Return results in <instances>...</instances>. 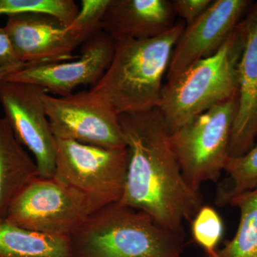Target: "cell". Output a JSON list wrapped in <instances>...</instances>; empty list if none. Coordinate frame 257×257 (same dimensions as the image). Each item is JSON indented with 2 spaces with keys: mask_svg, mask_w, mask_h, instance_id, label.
Segmentation results:
<instances>
[{
  "mask_svg": "<svg viewBox=\"0 0 257 257\" xmlns=\"http://www.w3.org/2000/svg\"><path fill=\"white\" fill-rule=\"evenodd\" d=\"M130 159L123 205L143 211L155 222L184 234L204 198L183 173L170 142V132L159 109L119 115Z\"/></svg>",
  "mask_w": 257,
  "mask_h": 257,
  "instance_id": "1",
  "label": "cell"
},
{
  "mask_svg": "<svg viewBox=\"0 0 257 257\" xmlns=\"http://www.w3.org/2000/svg\"><path fill=\"white\" fill-rule=\"evenodd\" d=\"M185 25L144 40L118 39L109 67L89 91L118 115L158 108L174 47Z\"/></svg>",
  "mask_w": 257,
  "mask_h": 257,
  "instance_id": "2",
  "label": "cell"
},
{
  "mask_svg": "<svg viewBox=\"0 0 257 257\" xmlns=\"http://www.w3.org/2000/svg\"><path fill=\"white\" fill-rule=\"evenodd\" d=\"M69 238L72 257H182L184 234L116 202L92 213Z\"/></svg>",
  "mask_w": 257,
  "mask_h": 257,
  "instance_id": "3",
  "label": "cell"
},
{
  "mask_svg": "<svg viewBox=\"0 0 257 257\" xmlns=\"http://www.w3.org/2000/svg\"><path fill=\"white\" fill-rule=\"evenodd\" d=\"M243 47L239 25L214 55L198 61L175 80L164 84L157 109L170 133L238 95Z\"/></svg>",
  "mask_w": 257,
  "mask_h": 257,
  "instance_id": "4",
  "label": "cell"
},
{
  "mask_svg": "<svg viewBox=\"0 0 257 257\" xmlns=\"http://www.w3.org/2000/svg\"><path fill=\"white\" fill-rule=\"evenodd\" d=\"M128 159L127 147L106 148L56 139L53 179L84 195L92 214L121 200Z\"/></svg>",
  "mask_w": 257,
  "mask_h": 257,
  "instance_id": "5",
  "label": "cell"
},
{
  "mask_svg": "<svg viewBox=\"0 0 257 257\" xmlns=\"http://www.w3.org/2000/svg\"><path fill=\"white\" fill-rule=\"evenodd\" d=\"M238 95L213 106L188 124L170 133V142L184 178L199 190L216 182L229 157Z\"/></svg>",
  "mask_w": 257,
  "mask_h": 257,
  "instance_id": "6",
  "label": "cell"
},
{
  "mask_svg": "<svg viewBox=\"0 0 257 257\" xmlns=\"http://www.w3.org/2000/svg\"><path fill=\"white\" fill-rule=\"evenodd\" d=\"M90 214L81 193L53 178L38 177L15 198L6 218L37 232L70 236Z\"/></svg>",
  "mask_w": 257,
  "mask_h": 257,
  "instance_id": "7",
  "label": "cell"
},
{
  "mask_svg": "<svg viewBox=\"0 0 257 257\" xmlns=\"http://www.w3.org/2000/svg\"><path fill=\"white\" fill-rule=\"evenodd\" d=\"M42 101L56 139L106 148H125L119 115L89 91L55 96L47 92Z\"/></svg>",
  "mask_w": 257,
  "mask_h": 257,
  "instance_id": "8",
  "label": "cell"
},
{
  "mask_svg": "<svg viewBox=\"0 0 257 257\" xmlns=\"http://www.w3.org/2000/svg\"><path fill=\"white\" fill-rule=\"evenodd\" d=\"M45 92V89L34 84L4 81L0 84V104L19 143L33 154L39 177L52 179L56 138L42 101Z\"/></svg>",
  "mask_w": 257,
  "mask_h": 257,
  "instance_id": "9",
  "label": "cell"
},
{
  "mask_svg": "<svg viewBox=\"0 0 257 257\" xmlns=\"http://www.w3.org/2000/svg\"><path fill=\"white\" fill-rule=\"evenodd\" d=\"M253 3L251 0H213L199 18L184 28L172 52L167 82L175 80L198 61L214 55Z\"/></svg>",
  "mask_w": 257,
  "mask_h": 257,
  "instance_id": "10",
  "label": "cell"
},
{
  "mask_svg": "<svg viewBox=\"0 0 257 257\" xmlns=\"http://www.w3.org/2000/svg\"><path fill=\"white\" fill-rule=\"evenodd\" d=\"M114 52V40L100 31L84 42L82 55L67 62L25 64L5 81L28 83L60 96L70 95L79 86H93L109 67Z\"/></svg>",
  "mask_w": 257,
  "mask_h": 257,
  "instance_id": "11",
  "label": "cell"
},
{
  "mask_svg": "<svg viewBox=\"0 0 257 257\" xmlns=\"http://www.w3.org/2000/svg\"><path fill=\"white\" fill-rule=\"evenodd\" d=\"M5 30L19 60L25 64L58 63L75 60L84 39L71 26L50 15L28 13L8 18Z\"/></svg>",
  "mask_w": 257,
  "mask_h": 257,
  "instance_id": "12",
  "label": "cell"
},
{
  "mask_svg": "<svg viewBox=\"0 0 257 257\" xmlns=\"http://www.w3.org/2000/svg\"><path fill=\"white\" fill-rule=\"evenodd\" d=\"M243 36L240 58L238 109L233 124L229 157L246 153L257 140V3L239 24Z\"/></svg>",
  "mask_w": 257,
  "mask_h": 257,
  "instance_id": "13",
  "label": "cell"
},
{
  "mask_svg": "<svg viewBox=\"0 0 257 257\" xmlns=\"http://www.w3.org/2000/svg\"><path fill=\"white\" fill-rule=\"evenodd\" d=\"M175 15L168 0H111L101 30L114 40L152 38L172 28Z\"/></svg>",
  "mask_w": 257,
  "mask_h": 257,
  "instance_id": "14",
  "label": "cell"
},
{
  "mask_svg": "<svg viewBox=\"0 0 257 257\" xmlns=\"http://www.w3.org/2000/svg\"><path fill=\"white\" fill-rule=\"evenodd\" d=\"M39 177L35 162L15 138L5 117L0 116V219L24 188Z\"/></svg>",
  "mask_w": 257,
  "mask_h": 257,
  "instance_id": "15",
  "label": "cell"
},
{
  "mask_svg": "<svg viewBox=\"0 0 257 257\" xmlns=\"http://www.w3.org/2000/svg\"><path fill=\"white\" fill-rule=\"evenodd\" d=\"M0 257H72L70 238L25 229L0 219Z\"/></svg>",
  "mask_w": 257,
  "mask_h": 257,
  "instance_id": "16",
  "label": "cell"
},
{
  "mask_svg": "<svg viewBox=\"0 0 257 257\" xmlns=\"http://www.w3.org/2000/svg\"><path fill=\"white\" fill-rule=\"evenodd\" d=\"M230 205L239 210L236 234L209 257H257V189L238 196Z\"/></svg>",
  "mask_w": 257,
  "mask_h": 257,
  "instance_id": "17",
  "label": "cell"
},
{
  "mask_svg": "<svg viewBox=\"0 0 257 257\" xmlns=\"http://www.w3.org/2000/svg\"><path fill=\"white\" fill-rule=\"evenodd\" d=\"M224 171L227 177L216 190L215 203L219 207L230 205L238 196L257 189V141L244 155L228 157Z\"/></svg>",
  "mask_w": 257,
  "mask_h": 257,
  "instance_id": "18",
  "label": "cell"
},
{
  "mask_svg": "<svg viewBox=\"0 0 257 257\" xmlns=\"http://www.w3.org/2000/svg\"><path fill=\"white\" fill-rule=\"evenodd\" d=\"M73 0H0V16L40 13L50 15L69 26L78 15Z\"/></svg>",
  "mask_w": 257,
  "mask_h": 257,
  "instance_id": "19",
  "label": "cell"
},
{
  "mask_svg": "<svg viewBox=\"0 0 257 257\" xmlns=\"http://www.w3.org/2000/svg\"><path fill=\"white\" fill-rule=\"evenodd\" d=\"M193 239L207 253L212 256L224 235V226L219 213L209 205H204L191 221Z\"/></svg>",
  "mask_w": 257,
  "mask_h": 257,
  "instance_id": "20",
  "label": "cell"
},
{
  "mask_svg": "<svg viewBox=\"0 0 257 257\" xmlns=\"http://www.w3.org/2000/svg\"><path fill=\"white\" fill-rule=\"evenodd\" d=\"M111 0H82L78 15L71 24L85 42L101 31V23Z\"/></svg>",
  "mask_w": 257,
  "mask_h": 257,
  "instance_id": "21",
  "label": "cell"
},
{
  "mask_svg": "<svg viewBox=\"0 0 257 257\" xmlns=\"http://www.w3.org/2000/svg\"><path fill=\"white\" fill-rule=\"evenodd\" d=\"M213 0H175L172 2L175 14L189 25L208 9Z\"/></svg>",
  "mask_w": 257,
  "mask_h": 257,
  "instance_id": "22",
  "label": "cell"
},
{
  "mask_svg": "<svg viewBox=\"0 0 257 257\" xmlns=\"http://www.w3.org/2000/svg\"><path fill=\"white\" fill-rule=\"evenodd\" d=\"M19 60L11 39L4 28L0 27V67L23 66Z\"/></svg>",
  "mask_w": 257,
  "mask_h": 257,
  "instance_id": "23",
  "label": "cell"
},
{
  "mask_svg": "<svg viewBox=\"0 0 257 257\" xmlns=\"http://www.w3.org/2000/svg\"><path fill=\"white\" fill-rule=\"evenodd\" d=\"M25 65L17 66V67H0V84L2 82H4L8 76L18 72Z\"/></svg>",
  "mask_w": 257,
  "mask_h": 257,
  "instance_id": "24",
  "label": "cell"
}]
</instances>
